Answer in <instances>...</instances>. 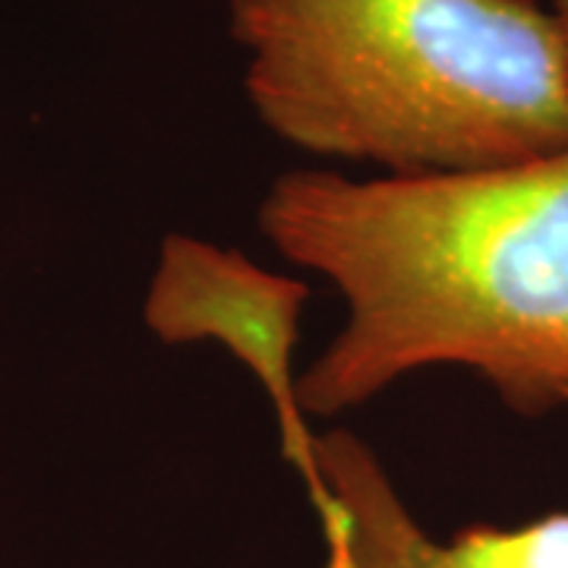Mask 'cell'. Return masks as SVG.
I'll list each match as a JSON object with an SVG mask.
<instances>
[{"label":"cell","instance_id":"1","mask_svg":"<svg viewBox=\"0 0 568 568\" xmlns=\"http://www.w3.org/2000/svg\"><path fill=\"white\" fill-rule=\"evenodd\" d=\"M260 231L345 301L301 373L304 414L338 417L433 366L470 369L525 417L568 407V149L410 178L287 171Z\"/></svg>","mask_w":568,"mask_h":568},{"label":"cell","instance_id":"2","mask_svg":"<svg viewBox=\"0 0 568 568\" xmlns=\"http://www.w3.org/2000/svg\"><path fill=\"white\" fill-rule=\"evenodd\" d=\"M268 133L379 174L568 149V61L540 0H231Z\"/></svg>","mask_w":568,"mask_h":568},{"label":"cell","instance_id":"3","mask_svg":"<svg viewBox=\"0 0 568 568\" xmlns=\"http://www.w3.org/2000/svg\"><path fill=\"white\" fill-rule=\"evenodd\" d=\"M310 287L250 256L190 234H168L142 304V323L162 345L215 342L256 376L278 424L287 465L310 503L325 496L316 433L306 424L294 369Z\"/></svg>","mask_w":568,"mask_h":568},{"label":"cell","instance_id":"4","mask_svg":"<svg viewBox=\"0 0 568 568\" xmlns=\"http://www.w3.org/2000/svg\"><path fill=\"white\" fill-rule=\"evenodd\" d=\"M316 467L345 515L354 568H568V511L525 525H470L436 540L351 429L316 433Z\"/></svg>","mask_w":568,"mask_h":568},{"label":"cell","instance_id":"5","mask_svg":"<svg viewBox=\"0 0 568 568\" xmlns=\"http://www.w3.org/2000/svg\"><path fill=\"white\" fill-rule=\"evenodd\" d=\"M313 511L320 518V534H323L325 547V568H354L351 566V552H347L345 515L342 506L335 503V496L325 487V496L313 503Z\"/></svg>","mask_w":568,"mask_h":568},{"label":"cell","instance_id":"6","mask_svg":"<svg viewBox=\"0 0 568 568\" xmlns=\"http://www.w3.org/2000/svg\"><path fill=\"white\" fill-rule=\"evenodd\" d=\"M549 10H552V17H556V26H559V36H562V48H566L568 61V0H552Z\"/></svg>","mask_w":568,"mask_h":568}]
</instances>
